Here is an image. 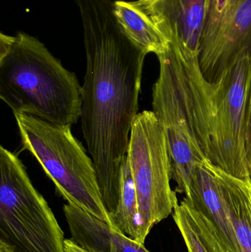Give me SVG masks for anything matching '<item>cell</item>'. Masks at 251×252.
<instances>
[{
	"label": "cell",
	"mask_w": 251,
	"mask_h": 252,
	"mask_svg": "<svg viewBox=\"0 0 251 252\" xmlns=\"http://www.w3.org/2000/svg\"><path fill=\"white\" fill-rule=\"evenodd\" d=\"M65 248H66V252H92L81 248L70 239H66L65 241Z\"/></svg>",
	"instance_id": "obj_18"
},
{
	"label": "cell",
	"mask_w": 251,
	"mask_h": 252,
	"mask_svg": "<svg viewBox=\"0 0 251 252\" xmlns=\"http://www.w3.org/2000/svg\"><path fill=\"white\" fill-rule=\"evenodd\" d=\"M126 157L137 194V242L144 244L153 226L178 204L170 186L172 167L166 135L153 111H144L134 119Z\"/></svg>",
	"instance_id": "obj_5"
},
{
	"label": "cell",
	"mask_w": 251,
	"mask_h": 252,
	"mask_svg": "<svg viewBox=\"0 0 251 252\" xmlns=\"http://www.w3.org/2000/svg\"><path fill=\"white\" fill-rule=\"evenodd\" d=\"M244 54L251 56V0H241L234 13L211 83L217 82L233 62Z\"/></svg>",
	"instance_id": "obj_15"
},
{
	"label": "cell",
	"mask_w": 251,
	"mask_h": 252,
	"mask_svg": "<svg viewBox=\"0 0 251 252\" xmlns=\"http://www.w3.org/2000/svg\"><path fill=\"white\" fill-rule=\"evenodd\" d=\"M246 149L248 164L251 176V87L246 115Z\"/></svg>",
	"instance_id": "obj_17"
},
{
	"label": "cell",
	"mask_w": 251,
	"mask_h": 252,
	"mask_svg": "<svg viewBox=\"0 0 251 252\" xmlns=\"http://www.w3.org/2000/svg\"><path fill=\"white\" fill-rule=\"evenodd\" d=\"M172 217L188 252H229L215 225L185 198L177 204Z\"/></svg>",
	"instance_id": "obj_13"
},
{
	"label": "cell",
	"mask_w": 251,
	"mask_h": 252,
	"mask_svg": "<svg viewBox=\"0 0 251 252\" xmlns=\"http://www.w3.org/2000/svg\"><path fill=\"white\" fill-rule=\"evenodd\" d=\"M0 252H13V250L4 243L0 241Z\"/></svg>",
	"instance_id": "obj_19"
},
{
	"label": "cell",
	"mask_w": 251,
	"mask_h": 252,
	"mask_svg": "<svg viewBox=\"0 0 251 252\" xmlns=\"http://www.w3.org/2000/svg\"><path fill=\"white\" fill-rule=\"evenodd\" d=\"M114 13L127 35L147 54L153 53L159 56L169 45L150 18L134 1H114Z\"/></svg>",
	"instance_id": "obj_14"
},
{
	"label": "cell",
	"mask_w": 251,
	"mask_h": 252,
	"mask_svg": "<svg viewBox=\"0 0 251 252\" xmlns=\"http://www.w3.org/2000/svg\"><path fill=\"white\" fill-rule=\"evenodd\" d=\"M65 241L22 161L0 147V241L13 252H66Z\"/></svg>",
	"instance_id": "obj_4"
},
{
	"label": "cell",
	"mask_w": 251,
	"mask_h": 252,
	"mask_svg": "<svg viewBox=\"0 0 251 252\" xmlns=\"http://www.w3.org/2000/svg\"><path fill=\"white\" fill-rule=\"evenodd\" d=\"M158 59L160 67L153 87V112L166 135L176 191L187 195L195 167L207 158L190 130L169 67Z\"/></svg>",
	"instance_id": "obj_7"
},
{
	"label": "cell",
	"mask_w": 251,
	"mask_h": 252,
	"mask_svg": "<svg viewBox=\"0 0 251 252\" xmlns=\"http://www.w3.org/2000/svg\"><path fill=\"white\" fill-rule=\"evenodd\" d=\"M177 53L199 56L209 0H137Z\"/></svg>",
	"instance_id": "obj_8"
},
{
	"label": "cell",
	"mask_w": 251,
	"mask_h": 252,
	"mask_svg": "<svg viewBox=\"0 0 251 252\" xmlns=\"http://www.w3.org/2000/svg\"><path fill=\"white\" fill-rule=\"evenodd\" d=\"M217 170L218 166L208 159L197 163L185 198L215 225L228 252H241L221 196Z\"/></svg>",
	"instance_id": "obj_9"
},
{
	"label": "cell",
	"mask_w": 251,
	"mask_h": 252,
	"mask_svg": "<svg viewBox=\"0 0 251 252\" xmlns=\"http://www.w3.org/2000/svg\"><path fill=\"white\" fill-rule=\"evenodd\" d=\"M217 176L240 252H251V177H237L219 167Z\"/></svg>",
	"instance_id": "obj_11"
},
{
	"label": "cell",
	"mask_w": 251,
	"mask_h": 252,
	"mask_svg": "<svg viewBox=\"0 0 251 252\" xmlns=\"http://www.w3.org/2000/svg\"><path fill=\"white\" fill-rule=\"evenodd\" d=\"M113 229L138 241L139 216L137 194L127 157L120 170V198L117 208L111 216Z\"/></svg>",
	"instance_id": "obj_16"
},
{
	"label": "cell",
	"mask_w": 251,
	"mask_h": 252,
	"mask_svg": "<svg viewBox=\"0 0 251 252\" xmlns=\"http://www.w3.org/2000/svg\"><path fill=\"white\" fill-rule=\"evenodd\" d=\"M240 1L241 0H209L199 54L202 74L209 82L212 81L225 35Z\"/></svg>",
	"instance_id": "obj_12"
},
{
	"label": "cell",
	"mask_w": 251,
	"mask_h": 252,
	"mask_svg": "<svg viewBox=\"0 0 251 252\" xmlns=\"http://www.w3.org/2000/svg\"><path fill=\"white\" fill-rule=\"evenodd\" d=\"M14 117L22 149L36 158L59 194L69 204L113 228L92 158L72 134L71 126L57 125L25 114Z\"/></svg>",
	"instance_id": "obj_3"
},
{
	"label": "cell",
	"mask_w": 251,
	"mask_h": 252,
	"mask_svg": "<svg viewBox=\"0 0 251 252\" xmlns=\"http://www.w3.org/2000/svg\"><path fill=\"white\" fill-rule=\"evenodd\" d=\"M63 213L70 240L81 248L92 252H150L144 244H139L73 204H65Z\"/></svg>",
	"instance_id": "obj_10"
},
{
	"label": "cell",
	"mask_w": 251,
	"mask_h": 252,
	"mask_svg": "<svg viewBox=\"0 0 251 252\" xmlns=\"http://www.w3.org/2000/svg\"><path fill=\"white\" fill-rule=\"evenodd\" d=\"M215 84L220 167L237 177H251L246 149L251 56L244 54L237 58Z\"/></svg>",
	"instance_id": "obj_6"
},
{
	"label": "cell",
	"mask_w": 251,
	"mask_h": 252,
	"mask_svg": "<svg viewBox=\"0 0 251 252\" xmlns=\"http://www.w3.org/2000/svg\"><path fill=\"white\" fill-rule=\"evenodd\" d=\"M0 98L13 115L72 126L81 118L82 86L37 38L1 33Z\"/></svg>",
	"instance_id": "obj_2"
},
{
	"label": "cell",
	"mask_w": 251,
	"mask_h": 252,
	"mask_svg": "<svg viewBox=\"0 0 251 252\" xmlns=\"http://www.w3.org/2000/svg\"><path fill=\"white\" fill-rule=\"evenodd\" d=\"M84 26L86 71L81 126L109 216L120 198L121 166L138 115L147 54L127 35L112 0H76Z\"/></svg>",
	"instance_id": "obj_1"
}]
</instances>
